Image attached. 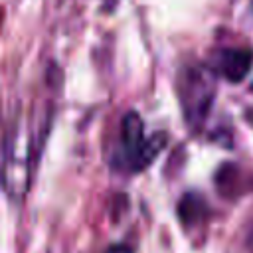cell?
I'll return each mask as SVG.
<instances>
[{
	"mask_svg": "<svg viewBox=\"0 0 253 253\" xmlns=\"http://www.w3.org/2000/svg\"><path fill=\"white\" fill-rule=\"evenodd\" d=\"M121 134H123V140H121L123 152L132 170L146 168L166 142L164 134H154V136L146 138L142 121L136 113H126L123 117V132Z\"/></svg>",
	"mask_w": 253,
	"mask_h": 253,
	"instance_id": "cell-3",
	"label": "cell"
},
{
	"mask_svg": "<svg viewBox=\"0 0 253 253\" xmlns=\"http://www.w3.org/2000/svg\"><path fill=\"white\" fill-rule=\"evenodd\" d=\"M34 164V136L26 125H14L6 138L2 184L12 200H22L30 186Z\"/></svg>",
	"mask_w": 253,
	"mask_h": 253,
	"instance_id": "cell-1",
	"label": "cell"
},
{
	"mask_svg": "<svg viewBox=\"0 0 253 253\" xmlns=\"http://www.w3.org/2000/svg\"><path fill=\"white\" fill-rule=\"evenodd\" d=\"M105 253H134L132 251V247L130 245H125V243H115V245H111Z\"/></svg>",
	"mask_w": 253,
	"mask_h": 253,
	"instance_id": "cell-5",
	"label": "cell"
},
{
	"mask_svg": "<svg viewBox=\"0 0 253 253\" xmlns=\"http://www.w3.org/2000/svg\"><path fill=\"white\" fill-rule=\"evenodd\" d=\"M215 95V79L213 73L206 67L194 65L188 67L180 77V101L190 123H200L213 101Z\"/></svg>",
	"mask_w": 253,
	"mask_h": 253,
	"instance_id": "cell-2",
	"label": "cell"
},
{
	"mask_svg": "<svg viewBox=\"0 0 253 253\" xmlns=\"http://www.w3.org/2000/svg\"><path fill=\"white\" fill-rule=\"evenodd\" d=\"M253 65V51L247 47H227L217 53V71L229 83H239L247 77Z\"/></svg>",
	"mask_w": 253,
	"mask_h": 253,
	"instance_id": "cell-4",
	"label": "cell"
}]
</instances>
